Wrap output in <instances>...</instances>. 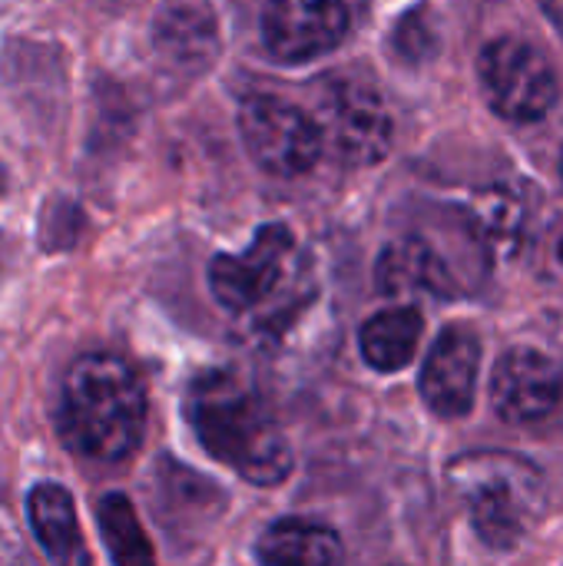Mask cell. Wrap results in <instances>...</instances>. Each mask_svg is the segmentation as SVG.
<instances>
[{
	"instance_id": "cell-4",
	"label": "cell",
	"mask_w": 563,
	"mask_h": 566,
	"mask_svg": "<svg viewBox=\"0 0 563 566\" xmlns=\"http://www.w3.org/2000/svg\"><path fill=\"white\" fill-rule=\"evenodd\" d=\"M478 76L488 106L511 123L544 119L561 93L551 60L521 36L488 43L478 60Z\"/></svg>"
},
{
	"instance_id": "cell-9",
	"label": "cell",
	"mask_w": 563,
	"mask_h": 566,
	"mask_svg": "<svg viewBox=\"0 0 563 566\" xmlns=\"http://www.w3.org/2000/svg\"><path fill=\"white\" fill-rule=\"evenodd\" d=\"M563 398V368L538 348H511L491 375V405L511 424L554 415Z\"/></svg>"
},
{
	"instance_id": "cell-13",
	"label": "cell",
	"mask_w": 563,
	"mask_h": 566,
	"mask_svg": "<svg viewBox=\"0 0 563 566\" xmlns=\"http://www.w3.org/2000/svg\"><path fill=\"white\" fill-rule=\"evenodd\" d=\"M256 557L259 566H342V544L335 531L292 517L259 537Z\"/></svg>"
},
{
	"instance_id": "cell-5",
	"label": "cell",
	"mask_w": 563,
	"mask_h": 566,
	"mask_svg": "<svg viewBox=\"0 0 563 566\" xmlns=\"http://www.w3.org/2000/svg\"><path fill=\"white\" fill-rule=\"evenodd\" d=\"M239 133L242 146L252 163L282 179H295L309 172L322 156V129L305 109L292 106L282 96H249L239 109Z\"/></svg>"
},
{
	"instance_id": "cell-18",
	"label": "cell",
	"mask_w": 563,
	"mask_h": 566,
	"mask_svg": "<svg viewBox=\"0 0 563 566\" xmlns=\"http://www.w3.org/2000/svg\"><path fill=\"white\" fill-rule=\"evenodd\" d=\"M557 255H561V262H563V239H561V245H557Z\"/></svg>"
},
{
	"instance_id": "cell-15",
	"label": "cell",
	"mask_w": 563,
	"mask_h": 566,
	"mask_svg": "<svg viewBox=\"0 0 563 566\" xmlns=\"http://www.w3.org/2000/svg\"><path fill=\"white\" fill-rule=\"evenodd\" d=\"M96 521H100V534L103 544L113 557L116 566H153V544L136 517V507L129 504V497L123 494H106L96 504Z\"/></svg>"
},
{
	"instance_id": "cell-7",
	"label": "cell",
	"mask_w": 563,
	"mask_h": 566,
	"mask_svg": "<svg viewBox=\"0 0 563 566\" xmlns=\"http://www.w3.org/2000/svg\"><path fill=\"white\" fill-rule=\"evenodd\" d=\"M295 242L285 226H265L242 255H216L209 265V289L226 312L259 308L282 282Z\"/></svg>"
},
{
	"instance_id": "cell-16",
	"label": "cell",
	"mask_w": 563,
	"mask_h": 566,
	"mask_svg": "<svg viewBox=\"0 0 563 566\" xmlns=\"http://www.w3.org/2000/svg\"><path fill=\"white\" fill-rule=\"evenodd\" d=\"M544 7H548V13L563 27V0H544Z\"/></svg>"
},
{
	"instance_id": "cell-19",
	"label": "cell",
	"mask_w": 563,
	"mask_h": 566,
	"mask_svg": "<svg viewBox=\"0 0 563 566\" xmlns=\"http://www.w3.org/2000/svg\"><path fill=\"white\" fill-rule=\"evenodd\" d=\"M561 179H563V159H561Z\"/></svg>"
},
{
	"instance_id": "cell-17",
	"label": "cell",
	"mask_w": 563,
	"mask_h": 566,
	"mask_svg": "<svg viewBox=\"0 0 563 566\" xmlns=\"http://www.w3.org/2000/svg\"><path fill=\"white\" fill-rule=\"evenodd\" d=\"M7 189V172H3V166H0V192Z\"/></svg>"
},
{
	"instance_id": "cell-10",
	"label": "cell",
	"mask_w": 563,
	"mask_h": 566,
	"mask_svg": "<svg viewBox=\"0 0 563 566\" xmlns=\"http://www.w3.org/2000/svg\"><path fill=\"white\" fill-rule=\"evenodd\" d=\"M481 342L468 328H445L421 368V398L441 418H461L478 395Z\"/></svg>"
},
{
	"instance_id": "cell-1",
	"label": "cell",
	"mask_w": 563,
	"mask_h": 566,
	"mask_svg": "<svg viewBox=\"0 0 563 566\" xmlns=\"http://www.w3.org/2000/svg\"><path fill=\"white\" fill-rule=\"evenodd\" d=\"M186 418L199 444L249 484H279L292 471V448L262 398L229 371H206L192 381Z\"/></svg>"
},
{
	"instance_id": "cell-2",
	"label": "cell",
	"mask_w": 563,
	"mask_h": 566,
	"mask_svg": "<svg viewBox=\"0 0 563 566\" xmlns=\"http://www.w3.org/2000/svg\"><path fill=\"white\" fill-rule=\"evenodd\" d=\"M63 428L93 461L129 458L146 428V388L116 355L93 352L70 365L63 381Z\"/></svg>"
},
{
	"instance_id": "cell-14",
	"label": "cell",
	"mask_w": 563,
	"mask_h": 566,
	"mask_svg": "<svg viewBox=\"0 0 563 566\" xmlns=\"http://www.w3.org/2000/svg\"><path fill=\"white\" fill-rule=\"evenodd\" d=\"M421 312L411 305L385 308L362 325L358 345L375 371H402L421 345Z\"/></svg>"
},
{
	"instance_id": "cell-6",
	"label": "cell",
	"mask_w": 563,
	"mask_h": 566,
	"mask_svg": "<svg viewBox=\"0 0 563 566\" xmlns=\"http://www.w3.org/2000/svg\"><path fill=\"white\" fill-rule=\"evenodd\" d=\"M319 129L322 139L355 166L382 163L392 146V113L382 93L358 80H338L325 90Z\"/></svg>"
},
{
	"instance_id": "cell-8",
	"label": "cell",
	"mask_w": 563,
	"mask_h": 566,
	"mask_svg": "<svg viewBox=\"0 0 563 566\" xmlns=\"http://www.w3.org/2000/svg\"><path fill=\"white\" fill-rule=\"evenodd\" d=\"M345 0H269L262 43L279 63H309L348 36Z\"/></svg>"
},
{
	"instance_id": "cell-12",
	"label": "cell",
	"mask_w": 563,
	"mask_h": 566,
	"mask_svg": "<svg viewBox=\"0 0 563 566\" xmlns=\"http://www.w3.org/2000/svg\"><path fill=\"white\" fill-rule=\"evenodd\" d=\"M375 282L388 298H445L455 292L445 259L425 239L392 242L375 265Z\"/></svg>"
},
{
	"instance_id": "cell-11",
	"label": "cell",
	"mask_w": 563,
	"mask_h": 566,
	"mask_svg": "<svg viewBox=\"0 0 563 566\" xmlns=\"http://www.w3.org/2000/svg\"><path fill=\"white\" fill-rule=\"evenodd\" d=\"M27 517L50 566H93L90 547L76 521L73 497L66 488L37 484L27 497Z\"/></svg>"
},
{
	"instance_id": "cell-3",
	"label": "cell",
	"mask_w": 563,
	"mask_h": 566,
	"mask_svg": "<svg viewBox=\"0 0 563 566\" xmlns=\"http://www.w3.org/2000/svg\"><path fill=\"white\" fill-rule=\"evenodd\" d=\"M448 481L465 501L481 541L498 551L518 547L544 514V478L524 458L504 451L461 454L451 461Z\"/></svg>"
}]
</instances>
